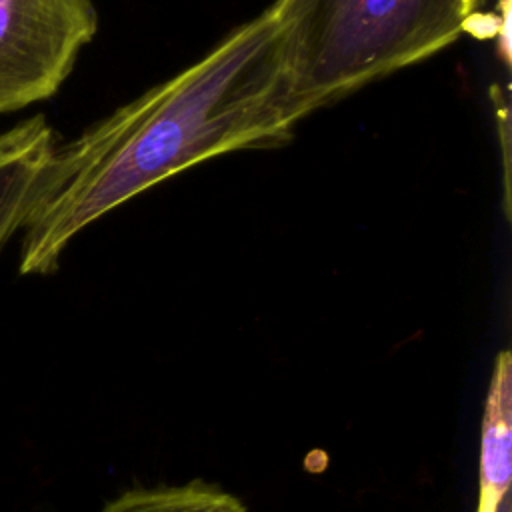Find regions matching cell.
Masks as SVG:
<instances>
[{
    "label": "cell",
    "mask_w": 512,
    "mask_h": 512,
    "mask_svg": "<svg viewBox=\"0 0 512 512\" xmlns=\"http://www.w3.org/2000/svg\"><path fill=\"white\" fill-rule=\"evenodd\" d=\"M310 116L286 52L274 0L194 64L58 146L22 224L18 272L52 274L90 224L204 160L286 144Z\"/></svg>",
    "instance_id": "1"
},
{
    "label": "cell",
    "mask_w": 512,
    "mask_h": 512,
    "mask_svg": "<svg viewBox=\"0 0 512 512\" xmlns=\"http://www.w3.org/2000/svg\"><path fill=\"white\" fill-rule=\"evenodd\" d=\"M292 88L312 114L462 36L484 0H282Z\"/></svg>",
    "instance_id": "2"
},
{
    "label": "cell",
    "mask_w": 512,
    "mask_h": 512,
    "mask_svg": "<svg viewBox=\"0 0 512 512\" xmlns=\"http://www.w3.org/2000/svg\"><path fill=\"white\" fill-rule=\"evenodd\" d=\"M96 32L94 0H0V114L52 98Z\"/></svg>",
    "instance_id": "3"
},
{
    "label": "cell",
    "mask_w": 512,
    "mask_h": 512,
    "mask_svg": "<svg viewBox=\"0 0 512 512\" xmlns=\"http://www.w3.org/2000/svg\"><path fill=\"white\" fill-rule=\"evenodd\" d=\"M56 148V134L44 114L0 134V252L22 228Z\"/></svg>",
    "instance_id": "4"
},
{
    "label": "cell",
    "mask_w": 512,
    "mask_h": 512,
    "mask_svg": "<svg viewBox=\"0 0 512 512\" xmlns=\"http://www.w3.org/2000/svg\"><path fill=\"white\" fill-rule=\"evenodd\" d=\"M510 352L502 350L496 358L480 442V500L478 512H498V506L510 486L512 470V396H510Z\"/></svg>",
    "instance_id": "5"
},
{
    "label": "cell",
    "mask_w": 512,
    "mask_h": 512,
    "mask_svg": "<svg viewBox=\"0 0 512 512\" xmlns=\"http://www.w3.org/2000/svg\"><path fill=\"white\" fill-rule=\"evenodd\" d=\"M100 512H246V506L238 496L196 478L176 486L130 488Z\"/></svg>",
    "instance_id": "6"
}]
</instances>
